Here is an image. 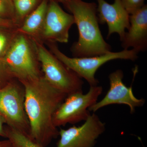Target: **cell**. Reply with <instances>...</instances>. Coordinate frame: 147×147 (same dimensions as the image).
<instances>
[{
	"instance_id": "e0dca14e",
	"label": "cell",
	"mask_w": 147,
	"mask_h": 147,
	"mask_svg": "<svg viewBox=\"0 0 147 147\" xmlns=\"http://www.w3.org/2000/svg\"><path fill=\"white\" fill-rule=\"evenodd\" d=\"M0 17L11 20L15 24V12L13 0H0Z\"/></svg>"
},
{
	"instance_id": "4fadbf2b",
	"label": "cell",
	"mask_w": 147,
	"mask_h": 147,
	"mask_svg": "<svg viewBox=\"0 0 147 147\" xmlns=\"http://www.w3.org/2000/svg\"><path fill=\"white\" fill-rule=\"evenodd\" d=\"M48 0H42L34 10L24 19L16 30L33 40L40 41L47 12Z\"/></svg>"
},
{
	"instance_id": "8992f818",
	"label": "cell",
	"mask_w": 147,
	"mask_h": 147,
	"mask_svg": "<svg viewBox=\"0 0 147 147\" xmlns=\"http://www.w3.org/2000/svg\"><path fill=\"white\" fill-rule=\"evenodd\" d=\"M24 86L12 79L0 87V115L9 127L30 137V123L25 108Z\"/></svg>"
},
{
	"instance_id": "6da1fadb",
	"label": "cell",
	"mask_w": 147,
	"mask_h": 147,
	"mask_svg": "<svg viewBox=\"0 0 147 147\" xmlns=\"http://www.w3.org/2000/svg\"><path fill=\"white\" fill-rule=\"evenodd\" d=\"M21 83L25 89L30 137L41 147H46L59 136V130L53 123V116L67 95L50 85L43 76Z\"/></svg>"
},
{
	"instance_id": "2e32d148",
	"label": "cell",
	"mask_w": 147,
	"mask_h": 147,
	"mask_svg": "<svg viewBox=\"0 0 147 147\" xmlns=\"http://www.w3.org/2000/svg\"><path fill=\"white\" fill-rule=\"evenodd\" d=\"M5 129L6 138L13 147H42L21 131L9 127Z\"/></svg>"
},
{
	"instance_id": "8fae6325",
	"label": "cell",
	"mask_w": 147,
	"mask_h": 147,
	"mask_svg": "<svg viewBox=\"0 0 147 147\" xmlns=\"http://www.w3.org/2000/svg\"><path fill=\"white\" fill-rule=\"evenodd\" d=\"M97 2L98 22L108 25V38L113 34L117 33L121 41L125 34V30L129 28L130 15L120 0H115L113 4H109L105 0H97Z\"/></svg>"
},
{
	"instance_id": "277c9868",
	"label": "cell",
	"mask_w": 147,
	"mask_h": 147,
	"mask_svg": "<svg viewBox=\"0 0 147 147\" xmlns=\"http://www.w3.org/2000/svg\"><path fill=\"white\" fill-rule=\"evenodd\" d=\"M50 52L69 69L82 79H85L90 86H98L99 82L95 78L96 71L109 61L115 59L135 61L138 53L133 49L123 50L118 52H110L105 55L86 57H69L59 49L56 43L47 42Z\"/></svg>"
},
{
	"instance_id": "d6986e66",
	"label": "cell",
	"mask_w": 147,
	"mask_h": 147,
	"mask_svg": "<svg viewBox=\"0 0 147 147\" xmlns=\"http://www.w3.org/2000/svg\"><path fill=\"white\" fill-rule=\"evenodd\" d=\"M17 28L13 21L0 17V28Z\"/></svg>"
},
{
	"instance_id": "3957f363",
	"label": "cell",
	"mask_w": 147,
	"mask_h": 147,
	"mask_svg": "<svg viewBox=\"0 0 147 147\" xmlns=\"http://www.w3.org/2000/svg\"><path fill=\"white\" fill-rule=\"evenodd\" d=\"M4 67L9 80L22 82L43 76L34 40L17 31L6 55Z\"/></svg>"
},
{
	"instance_id": "9c48e42d",
	"label": "cell",
	"mask_w": 147,
	"mask_h": 147,
	"mask_svg": "<svg viewBox=\"0 0 147 147\" xmlns=\"http://www.w3.org/2000/svg\"><path fill=\"white\" fill-rule=\"evenodd\" d=\"M74 24L75 21L73 15L64 11L57 2L50 0L40 41L44 44L67 43L69 32Z\"/></svg>"
},
{
	"instance_id": "7c38bea8",
	"label": "cell",
	"mask_w": 147,
	"mask_h": 147,
	"mask_svg": "<svg viewBox=\"0 0 147 147\" xmlns=\"http://www.w3.org/2000/svg\"><path fill=\"white\" fill-rule=\"evenodd\" d=\"M130 25L121 40L123 50L132 48L137 53L147 49V6L129 16Z\"/></svg>"
},
{
	"instance_id": "52a82bcc",
	"label": "cell",
	"mask_w": 147,
	"mask_h": 147,
	"mask_svg": "<svg viewBox=\"0 0 147 147\" xmlns=\"http://www.w3.org/2000/svg\"><path fill=\"white\" fill-rule=\"evenodd\" d=\"M102 90V87L98 85L90 86L86 94L81 92L67 95L54 114V125L58 128L86 120L91 115L89 108L97 102Z\"/></svg>"
},
{
	"instance_id": "7a4b0ae2",
	"label": "cell",
	"mask_w": 147,
	"mask_h": 147,
	"mask_svg": "<svg viewBox=\"0 0 147 147\" xmlns=\"http://www.w3.org/2000/svg\"><path fill=\"white\" fill-rule=\"evenodd\" d=\"M65 5L73 15L79 31V39L70 48L74 57L99 56L111 52V46L100 31L96 4L70 0Z\"/></svg>"
},
{
	"instance_id": "ffe728a7",
	"label": "cell",
	"mask_w": 147,
	"mask_h": 147,
	"mask_svg": "<svg viewBox=\"0 0 147 147\" xmlns=\"http://www.w3.org/2000/svg\"><path fill=\"white\" fill-rule=\"evenodd\" d=\"M5 123V121L2 117L0 115V136L6 137L5 129L3 126Z\"/></svg>"
},
{
	"instance_id": "ac0fdd59",
	"label": "cell",
	"mask_w": 147,
	"mask_h": 147,
	"mask_svg": "<svg viewBox=\"0 0 147 147\" xmlns=\"http://www.w3.org/2000/svg\"><path fill=\"white\" fill-rule=\"evenodd\" d=\"M129 15L134 13L145 5V0H120Z\"/></svg>"
},
{
	"instance_id": "5bb4252c",
	"label": "cell",
	"mask_w": 147,
	"mask_h": 147,
	"mask_svg": "<svg viewBox=\"0 0 147 147\" xmlns=\"http://www.w3.org/2000/svg\"><path fill=\"white\" fill-rule=\"evenodd\" d=\"M16 29L0 28V84L2 81L5 84L10 81L6 75L4 61L11 42L17 32Z\"/></svg>"
},
{
	"instance_id": "5b68a950",
	"label": "cell",
	"mask_w": 147,
	"mask_h": 147,
	"mask_svg": "<svg viewBox=\"0 0 147 147\" xmlns=\"http://www.w3.org/2000/svg\"><path fill=\"white\" fill-rule=\"evenodd\" d=\"M44 79L67 95L83 92L82 78L69 69L40 41L34 40Z\"/></svg>"
},
{
	"instance_id": "cb8c5ba5",
	"label": "cell",
	"mask_w": 147,
	"mask_h": 147,
	"mask_svg": "<svg viewBox=\"0 0 147 147\" xmlns=\"http://www.w3.org/2000/svg\"></svg>"
},
{
	"instance_id": "44dd1931",
	"label": "cell",
	"mask_w": 147,
	"mask_h": 147,
	"mask_svg": "<svg viewBox=\"0 0 147 147\" xmlns=\"http://www.w3.org/2000/svg\"><path fill=\"white\" fill-rule=\"evenodd\" d=\"M11 145L8 139L5 141H0V147H8Z\"/></svg>"
},
{
	"instance_id": "603a6c76",
	"label": "cell",
	"mask_w": 147,
	"mask_h": 147,
	"mask_svg": "<svg viewBox=\"0 0 147 147\" xmlns=\"http://www.w3.org/2000/svg\"><path fill=\"white\" fill-rule=\"evenodd\" d=\"M8 147H13V146H12V145H11H11H10V146H9Z\"/></svg>"
},
{
	"instance_id": "30bf717a",
	"label": "cell",
	"mask_w": 147,
	"mask_h": 147,
	"mask_svg": "<svg viewBox=\"0 0 147 147\" xmlns=\"http://www.w3.org/2000/svg\"><path fill=\"white\" fill-rule=\"evenodd\" d=\"M123 72L121 69H117L110 74L109 76L110 88L104 98L97 101L89 108V111L93 113L105 106L119 104L127 105L131 114L135 112V109L144 105V98H138L134 96L131 87H127L123 79Z\"/></svg>"
},
{
	"instance_id": "7402d4cb",
	"label": "cell",
	"mask_w": 147,
	"mask_h": 147,
	"mask_svg": "<svg viewBox=\"0 0 147 147\" xmlns=\"http://www.w3.org/2000/svg\"><path fill=\"white\" fill-rule=\"evenodd\" d=\"M53 1H56L57 2H60L65 5L70 0H53Z\"/></svg>"
},
{
	"instance_id": "9a60e30c",
	"label": "cell",
	"mask_w": 147,
	"mask_h": 147,
	"mask_svg": "<svg viewBox=\"0 0 147 147\" xmlns=\"http://www.w3.org/2000/svg\"><path fill=\"white\" fill-rule=\"evenodd\" d=\"M13 2L15 12V24L18 28L40 3L39 0H13Z\"/></svg>"
},
{
	"instance_id": "d4e9b609",
	"label": "cell",
	"mask_w": 147,
	"mask_h": 147,
	"mask_svg": "<svg viewBox=\"0 0 147 147\" xmlns=\"http://www.w3.org/2000/svg\"><path fill=\"white\" fill-rule=\"evenodd\" d=\"M0 87H1V86H0Z\"/></svg>"
},
{
	"instance_id": "ba28073f",
	"label": "cell",
	"mask_w": 147,
	"mask_h": 147,
	"mask_svg": "<svg viewBox=\"0 0 147 147\" xmlns=\"http://www.w3.org/2000/svg\"><path fill=\"white\" fill-rule=\"evenodd\" d=\"M105 130V123L93 113L81 126L60 129L57 147H94Z\"/></svg>"
}]
</instances>
